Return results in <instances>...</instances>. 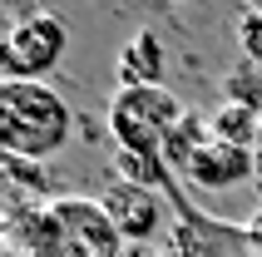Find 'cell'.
<instances>
[{
    "label": "cell",
    "mask_w": 262,
    "mask_h": 257,
    "mask_svg": "<svg viewBox=\"0 0 262 257\" xmlns=\"http://www.w3.org/2000/svg\"><path fill=\"white\" fill-rule=\"evenodd\" d=\"M208 124H213V139H218V143H233V148H257L262 114H252V109H243V104H218V109L208 114Z\"/></svg>",
    "instance_id": "9"
},
{
    "label": "cell",
    "mask_w": 262,
    "mask_h": 257,
    "mask_svg": "<svg viewBox=\"0 0 262 257\" xmlns=\"http://www.w3.org/2000/svg\"><path fill=\"white\" fill-rule=\"evenodd\" d=\"M45 208H50V198H45L40 188H30L20 168L0 163V238L15 243V238H20V232L45 213Z\"/></svg>",
    "instance_id": "7"
},
{
    "label": "cell",
    "mask_w": 262,
    "mask_h": 257,
    "mask_svg": "<svg viewBox=\"0 0 262 257\" xmlns=\"http://www.w3.org/2000/svg\"><path fill=\"white\" fill-rule=\"evenodd\" d=\"M119 84H163V70H168V55H163V40L154 30H134L124 50H119Z\"/></svg>",
    "instance_id": "8"
},
{
    "label": "cell",
    "mask_w": 262,
    "mask_h": 257,
    "mask_svg": "<svg viewBox=\"0 0 262 257\" xmlns=\"http://www.w3.org/2000/svg\"><path fill=\"white\" fill-rule=\"evenodd\" d=\"M237 50H243L248 65H262V10L237 15Z\"/></svg>",
    "instance_id": "12"
},
{
    "label": "cell",
    "mask_w": 262,
    "mask_h": 257,
    "mask_svg": "<svg viewBox=\"0 0 262 257\" xmlns=\"http://www.w3.org/2000/svg\"><path fill=\"white\" fill-rule=\"evenodd\" d=\"M104 213L114 223V232L124 238V247H144V243H159L163 223H168V208H163V193L154 188H139V183H124V178H109L99 193Z\"/></svg>",
    "instance_id": "5"
},
{
    "label": "cell",
    "mask_w": 262,
    "mask_h": 257,
    "mask_svg": "<svg viewBox=\"0 0 262 257\" xmlns=\"http://www.w3.org/2000/svg\"><path fill=\"white\" fill-rule=\"evenodd\" d=\"M252 173H257V158H252V148H233V143H218L208 139L198 154L178 168V178L188 188H198V193H228V188L248 183Z\"/></svg>",
    "instance_id": "6"
},
{
    "label": "cell",
    "mask_w": 262,
    "mask_h": 257,
    "mask_svg": "<svg viewBox=\"0 0 262 257\" xmlns=\"http://www.w3.org/2000/svg\"><path fill=\"white\" fill-rule=\"evenodd\" d=\"M15 257H124V238L114 232L99 198L64 193L15 238Z\"/></svg>",
    "instance_id": "2"
},
{
    "label": "cell",
    "mask_w": 262,
    "mask_h": 257,
    "mask_svg": "<svg viewBox=\"0 0 262 257\" xmlns=\"http://www.w3.org/2000/svg\"><path fill=\"white\" fill-rule=\"evenodd\" d=\"M183 99L168 84H119L109 94V139L119 154H159L183 124Z\"/></svg>",
    "instance_id": "3"
},
{
    "label": "cell",
    "mask_w": 262,
    "mask_h": 257,
    "mask_svg": "<svg viewBox=\"0 0 262 257\" xmlns=\"http://www.w3.org/2000/svg\"><path fill=\"white\" fill-rule=\"evenodd\" d=\"M0 257H15V247H10V243H5V238H0Z\"/></svg>",
    "instance_id": "14"
},
{
    "label": "cell",
    "mask_w": 262,
    "mask_h": 257,
    "mask_svg": "<svg viewBox=\"0 0 262 257\" xmlns=\"http://www.w3.org/2000/svg\"><path fill=\"white\" fill-rule=\"evenodd\" d=\"M228 104H243V109H252V114H262V65H237L233 74H228Z\"/></svg>",
    "instance_id": "11"
},
{
    "label": "cell",
    "mask_w": 262,
    "mask_h": 257,
    "mask_svg": "<svg viewBox=\"0 0 262 257\" xmlns=\"http://www.w3.org/2000/svg\"><path fill=\"white\" fill-rule=\"evenodd\" d=\"M114 178L154 188V193H168V183H173V173L159 154H114Z\"/></svg>",
    "instance_id": "10"
},
{
    "label": "cell",
    "mask_w": 262,
    "mask_h": 257,
    "mask_svg": "<svg viewBox=\"0 0 262 257\" xmlns=\"http://www.w3.org/2000/svg\"><path fill=\"white\" fill-rule=\"evenodd\" d=\"M70 45V25L50 10H30L0 30V79H45Z\"/></svg>",
    "instance_id": "4"
},
{
    "label": "cell",
    "mask_w": 262,
    "mask_h": 257,
    "mask_svg": "<svg viewBox=\"0 0 262 257\" xmlns=\"http://www.w3.org/2000/svg\"><path fill=\"white\" fill-rule=\"evenodd\" d=\"M74 134V109L45 79H0V163H50Z\"/></svg>",
    "instance_id": "1"
},
{
    "label": "cell",
    "mask_w": 262,
    "mask_h": 257,
    "mask_svg": "<svg viewBox=\"0 0 262 257\" xmlns=\"http://www.w3.org/2000/svg\"><path fill=\"white\" fill-rule=\"evenodd\" d=\"M243 247H248L252 257H262V203L248 213V223H243Z\"/></svg>",
    "instance_id": "13"
}]
</instances>
